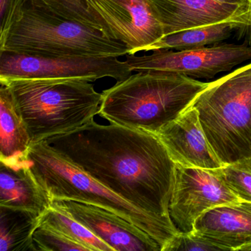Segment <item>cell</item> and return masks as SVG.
Masks as SVG:
<instances>
[{"instance_id":"6da1fadb","label":"cell","mask_w":251,"mask_h":251,"mask_svg":"<svg viewBox=\"0 0 251 251\" xmlns=\"http://www.w3.org/2000/svg\"><path fill=\"white\" fill-rule=\"evenodd\" d=\"M45 142L126 201L172 220L176 164L156 135L92 120Z\"/></svg>"},{"instance_id":"7a4b0ae2","label":"cell","mask_w":251,"mask_h":251,"mask_svg":"<svg viewBox=\"0 0 251 251\" xmlns=\"http://www.w3.org/2000/svg\"><path fill=\"white\" fill-rule=\"evenodd\" d=\"M208 84L177 73L138 72L102 92L98 114L110 123L155 133Z\"/></svg>"},{"instance_id":"3957f363","label":"cell","mask_w":251,"mask_h":251,"mask_svg":"<svg viewBox=\"0 0 251 251\" xmlns=\"http://www.w3.org/2000/svg\"><path fill=\"white\" fill-rule=\"evenodd\" d=\"M28 158L33 174L52 201H75L115 213L150 235L161 246V251H169L181 233L173 220L150 214L126 201L45 141L32 144Z\"/></svg>"},{"instance_id":"277c9868","label":"cell","mask_w":251,"mask_h":251,"mask_svg":"<svg viewBox=\"0 0 251 251\" xmlns=\"http://www.w3.org/2000/svg\"><path fill=\"white\" fill-rule=\"evenodd\" d=\"M9 88L32 144L64 134L94 120L102 93L79 78L20 77L0 80Z\"/></svg>"},{"instance_id":"5b68a950","label":"cell","mask_w":251,"mask_h":251,"mask_svg":"<svg viewBox=\"0 0 251 251\" xmlns=\"http://www.w3.org/2000/svg\"><path fill=\"white\" fill-rule=\"evenodd\" d=\"M0 52L50 58L128 54L124 44L60 17L44 0H25L20 17L0 40Z\"/></svg>"},{"instance_id":"8992f818","label":"cell","mask_w":251,"mask_h":251,"mask_svg":"<svg viewBox=\"0 0 251 251\" xmlns=\"http://www.w3.org/2000/svg\"><path fill=\"white\" fill-rule=\"evenodd\" d=\"M191 105L224 165L251 157V64L209 83Z\"/></svg>"},{"instance_id":"52a82bcc","label":"cell","mask_w":251,"mask_h":251,"mask_svg":"<svg viewBox=\"0 0 251 251\" xmlns=\"http://www.w3.org/2000/svg\"><path fill=\"white\" fill-rule=\"evenodd\" d=\"M126 56L133 72L177 73L196 80H208L251 60V46L246 42L220 43L197 49L158 50L151 55Z\"/></svg>"},{"instance_id":"ba28073f","label":"cell","mask_w":251,"mask_h":251,"mask_svg":"<svg viewBox=\"0 0 251 251\" xmlns=\"http://www.w3.org/2000/svg\"><path fill=\"white\" fill-rule=\"evenodd\" d=\"M117 57H39L0 52V80L20 77L79 78L95 82L103 77L117 81L132 75Z\"/></svg>"},{"instance_id":"9c48e42d","label":"cell","mask_w":251,"mask_h":251,"mask_svg":"<svg viewBox=\"0 0 251 251\" xmlns=\"http://www.w3.org/2000/svg\"><path fill=\"white\" fill-rule=\"evenodd\" d=\"M241 200L229 187L222 167L199 168L176 165L170 214L182 233L193 230L195 221L211 208Z\"/></svg>"},{"instance_id":"30bf717a","label":"cell","mask_w":251,"mask_h":251,"mask_svg":"<svg viewBox=\"0 0 251 251\" xmlns=\"http://www.w3.org/2000/svg\"><path fill=\"white\" fill-rule=\"evenodd\" d=\"M92 18L108 39L126 45L128 55L152 48L164 29L148 0H85Z\"/></svg>"},{"instance_id":"8fae6325","label":"cell","mask_w":251,"mask_h":251,"mask_svg":"<svg viewBox=\"0 0 251 251\" xmlns=\"http://www.w3.org/2000/svg\"><path fill=\"white\" fill-rule=\"evenodd\" d=\"M52 205L70 214L114 251H161L150 235L108 210L67 200L53 201Z\"/></svg>"},{"instance_id":"7c38bea8","label":"cell","mask_w":251,"mask_h":251,"mask_svg":"<svg viewBox=\"0 0 251 251\" xmlns=\"http://www.w3.org/2000/svg\"><path fill=\"white\" fill-rule=\"evenodd\" d=\"M154 134L176 165L206 169L225 166L207 139L198 111L192 105Z\"/></svg>"},{"instance_id":"4fadbf2b","label":"cell","mask_w":251,"mask_h":251,"mask_svg":"<svg viewBox=\"0 0 251 251\" xmlns=\"http://www.w3.org/2000/svg\"><path fill=\"white\" fill-rule=\"evenodd\" d=\"M148 1L162 25L164 36L225 22H240L245 27L249 23V8L222 5L213 0Z\"/></svg>"},{"instance_id":"5bb4252c","label":"cell","mask_w":251,"mask_h":251,"mask_svg":"<svg viewBox=\"0 0 251 251\" xmlns=\"http://www.w3.org/2000/svg\"><path fill=\"white\" fill-rule=\"evenodd\" d=\"M193 231L223 251H251V202L211 208L195 221Z\"/></svg>"},{"instance_id":"9a60e30c","label":"cell","mask_w":251,"mask_h":251,"mask_svg":"<svg viewBox=\"0 0 251 251\" xmlns=\"http://www.w3.org/2000/svg\"><path fill=\"white\" fill-rule=\"evenodd\" d=\"M52 200L30 167V161L15 166L0 162V206L32 213L42 217Z\"/></svg>"},{"instance_id":"2e32d148","label":"cell","mask_w":251,"mask_h":251,"mask_svg":"<svg viewBox=\"0 0 251 251\" xmlns=\"http://www.w3.org/2000/svg\"><path fill=\"white\" fill-rule=\"evenodd\" d=\"M32 142L27 127L16 108L9 88H0V162L15 166L28 160Z\"/></svg>"},{"instance_id":"e0dca14e","label":"cell","mask_w":251,"mask_h":251,"mask_svg":"<svg viewBox=\"0 0 251 251\" xmlns=\"http://www.w3.org/2000/svg\"><path fill=\"white\" fill-rule=\"evenodd\" d=\"M245 27L240 22L229 21L201 26L164 36L152 48V50L197 49L220 44L227 40L234 31Z\"/></svg>"},{"instance_id":"ac0fdd59","label":"cell","mask_w":251,"mask_h":251,"mask_svg":"<svg viewBox=\"0 0 251 251\" xmlns=\"http://www.w3.org/2000/svg\"><path fill=\"white\" fill-rule=\"evenodd\" d=\"M0 251H35L33 233L41 217L20 210L0 206Z\"/></svg>"},{"instance_id":"d6986e66","label":"cell","mask_w":251,"mask_h":251,"mask_svg":"<svg viewBox=\"0 0 251 251\" xmlns=\"http://www.w3.org/2000/svg\"><path fill=\"white\" fill-rule=\"evenodd\" d=\"M39 225L48 226L82 244L90 251H114L108 244L95 236L81 223L61 208L51 205L41 217Z\"/></svg>"},{"instance_id":"ffe728a7","label":"cell","mask_w":251,"mask_h":251,"mask_svg":"<svg viewBox=\"0 0 251 251\" xmlns=\"http://www.w3.org/2000/svg\"><path fill=\"white\" fill-rule=\"evenodd\" d=\"M222 171L226 183L241 201L251 202V157L226 164Z\"/></svg>"},{"instance_id":"44dd1931","label":"cell","mask_w":251,"mask_h":251,"mask_svg":"<svg viewBox=\"0 0 251 251\" xmlns=\"http://www.w3.org/2000/svg\"><path fill=\"white\" fill-rule=\"evenodd\" d=\"M35 251H90L84 245L48 226L39 225L33 233Z\"/></svg>"},{"instance_id":"7402d4cb","label":"cell","mask_w":251,"mask_h":251,"mask_svg":"<svg viewBox=\"0 0 251 251\" xmlns=\"http://www.w3.org/2000/svg\"><path fill=\"white\" fill-rule=\"evenodd\" d=\"M45 3L60 17L100 30L86 8L85 0H44Z\"/></svg>"},{"instance_id":"603a6c76","label":"cell","mask_w":251,"mask_h":251,"mask_svg":"<svg viewBox=\"0 0 251 251\" xmlns=\"http://www.w3.org/2000/svg\"><path fill=\"white\" fill-rule=\"evenodd\" d=\"M223 251L215 244L192 230L188 233H180L173 241L169 251Z\"/></svg>"},{"instance_id":"cb8c5ba5","label":"cell","mask_w":251,"mask_h":251,"mask_svg":"<svg viewBox=\"0 0 251 251\" xmlns=\"http://www.w3.org/2000/svg\"><path fill=\"white\" fill-rule=\"evenodd\" d=\"M25 2V0H0V40L20 17Z\"/></svg>"},{"instance_id":"d4e9b609","label":"cell","mask_w":251,"mask_h":251,"mask_svg":"<svg viewBox=\"0 0 251 251\" xmlns=\"http://www.w3.org/2000/svg\"><path fill=\"white\" fill-rule=\"evenodd\" d=\"M222 5H232V6L245 7L250 9L251 12V3L250 0H213Z\"/></svg>"},{"instance_id":"484cf974","label":"cell","mask_w":251,"mask_h":251,"mask_svg":"<svg viewBox=\"0 0 251 251\" xmlns=\"http://www.w3.org/2000/svg\"><path fill=\"white\" fill-rule=\"evenodd\" d=\"M250 2H251V12H250L249 23L243 29L239 30L238 33H239V36L245 38V42L251 46V0H250Z\"/></svg>"},{"instance_id":"4316f807","label":"cell","mask_w":251,"mask_h":251,"mask_svg":"<svg viewBox=\"0 0 251 251\" xmlns=\"http://www.w3.org/2000/svg\"><path fill=\"white\" fill-rule=\"evenodd\" d=\"M250 3H251V2H250Z\"/></svg>"}]
</instances>
